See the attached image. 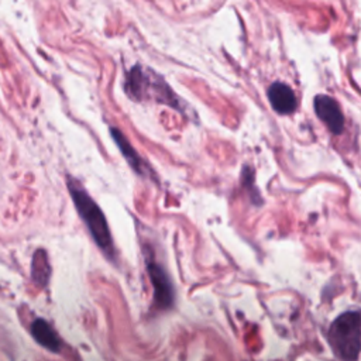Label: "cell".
I'll return each mask as SVG.
<instances>
[{"label": "cell", "mask_w": 361, "mask_h": 361, "mask_svg": "<svg viewBox=\"0 0 361 361\" xmlns=\"http://www.w3.org/2000/svg\"><path fill=\"white\" fill-rule=\"evenodd\" d=\"M147 273L154 288V305L158 309H170L174 303V286L170 275L153 256H146Z\"/></svg>", "instance_id": "obj_4"}, {"label": "cell", "mask_w": 361, "mask_h": 361, "mask_svg": "<svg viewBox=\"0 0 361 361\" xmlns=\"http://www.w3.org/2000/svg\"><path fill=\"white\" fill-rule=\"evenodd\" d=\"M125 89L130 98L136 101L153 99L158 103H165L177 110L184 112V103L166 82L154 71L134 65L126 75Z\"/></svg>", "instance_id": "obj_2"}, {"label": "cell", "mask_w": 361, "mask_h": 361, "mask_svg": "<svg viewBox=\"0 0 361 361\" xmlns=\"http://www.w3.org/2000/svg\"><path fill=\"white\" fill-rule=\"evenodd\" d=\"M66 188L69 190L72 201H74L79 218L85 223L93 242L110 261H114L116 250L113 245V238L102 209L88 194V190L75 177H66Z\"/></svg>", "instance_id": "obj_1"}, {"label": "cell", "mask_w": 361, "mask_h": 361, "mask_svg": "<svg viewBox=\"0 0 361 361\" xmlns=\"http://www.w3.org/2000/svg\"><path fill=\"white\" fill-rule=\"evenodd\" d=\"M110 134H112L114 142L117 144L120 153L125 155L126 161L129 162V165L133 168V170L141 177L151 178L154 175V173L150 168V165L140 157V154L134 150V147L132 146L130 141L126 138V136L116 127H110Z\"/></svg>", "instance_id": "obj_6"}, {"label": "cell", "mask_w": 361, "mask_h": 361, "mask_svg": "<svg viewBox=\"0 0 361 361\" xmlns=\"http://www.w3.org/2000/svg\"><path fill=\"white\" fill-rule=\"evenodd\" d=\"M267 95L273 109L279 114H291L298 108L295 92L284 82H274L269 88Z\"/></svg>", "instance_id": "obj_7"}, {"label": "cell", "mask_w": 361, "mask_h": 361, "mask_svg": "<svg viewBox=\"0 0 361 361\" xmlns=\"http://www.w3.org/2000/svg\"><path fill=\"white\" fill-rule=\"evenodd\" d=\"M315 112L327 129L334 133L340 134L345 130V116L339 103L336 102L329 95H318L315 98Z\"/></svg>", "instance_id": "obj_5"}, {"label": "cell", "mask_w": 361, "mask_h": 361, "mask_svg": "<svg viewBox=\"0 0 361 361\" xmlns=\"http://www.w3.org/2000/svg\"><path fill=\"white\" fill-rule=\"evenodd\" d=\"M32 334H33L34 340L40 346L47 349L48 351H51V353H60L61 351L62 343H61L60 336L57 334L54 327L48 323L45 319L37 318L32 323Z\"/></svg>", "instance_id": "obj_8"}, {"label": "cell", "mask_w": 361, "mask_h": 361, "mask_svg": "<svg viewBox=\"0 0 361 361\" xmlns=\"http://www.w3.org/2000/svg\"><path fill=\"white\" fill-rule=\"evenodd\" d=\"M51 277V264L48 260V254L44 249L36 250L32 260V278L34 284L40 288L47 286Z\"/></svg>", "instance_id": "obj_9"}, {"label": "cell", "mask_w": 361, "mask_h": 361, "mask_svg": "<svg viewBox=\"0 0 361 361\" xmlns=\"http://www.w3.org/2000/svg\"><path fill=\"white\" fill-rule=\"evenodd\" d=\"M329 340L342 361H357L361 351V312L349 310L336 319L329 329Z\"/></svg>", "instance_id": "obj_3"}]
</instances>
